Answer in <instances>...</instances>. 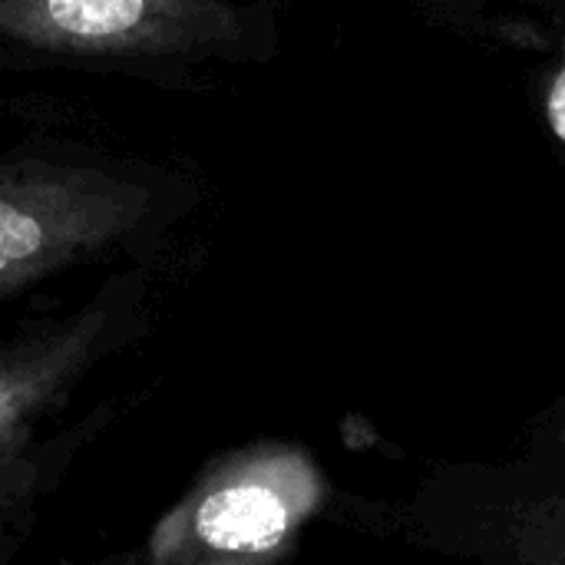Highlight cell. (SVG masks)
Instances as JSON below:
<instances>
[{
	"label": "cell",
	"instance_id": "6da1fadb",
	"mask_svg": "<svg viewBox=\"0 0 565 565\" xmlns=\"http://www.w3.org/2000/svg\"><path fill=\"white\" fill-rule=\"evenodd\" d=\"M199 533L215 550H265L291 526L288 503L268 487H228L199 510Z\"/></svg>",
	"mask_w": 565,
	"mask_h": 565
},
{
	"label": "cell",
	"instance_id": "3957f363",
	"mask_svg": "<svg viewBox=\"0 0 565 565\" xmlns=\"http://www.w3.org/2000/svg\"><path fill=\"white\" fill-rule=\"evenodd\" d=\"M142 0H46L50 20L73 36H113L142 17Z\"/></svg>",
	"mask_w": 565,
	"mask_h": 565
},
{
	"label": "cell",
	"instance_id": "7a4b0ae2",
	"mask_svg": "<svg viewBox=\"0 0 565 565\" xmlns=\"http://www.w3.org/2000/svg\"><path fill=\"white\" fill-rule=\"evenodd\" d=\"M520 563L565 565V497H546L520 510L510 530Z\"/></svg>",
	"mask_w": 565,
	"mask_h": 565
},
{
	"label": "cell",
	"instance_id": "277c9868",
	"mask_svg": "<svg viewBox=\"0 0 565 565\" xmlns=\"http://www.w3.org/2000/svg\"><path fill=\"white\" fill-rule=\"evenodd\" d=\"M36 248H40V225L23 212L0 205V271L17 258L33 255Z\"/></svg>",
	"mask_w": 565,
	"mask_h": 565
},
{
	"label": "cell",
	"instance_id": "5b68a950",
	"mask_svg": "<svg viewBox=\"0 0 565 565\" xmlns=\"http://www.w3.org/2000/svg\"><path fill=\"white\" fill-rule=\"evenodd\" d=\"M546 119H550L553 132L565 142V63L559 66V73L553 76V83H550V93H546Z\"/></svg>",
	"mask_w": 565,
	"mask_h": 565
},
{
	"label": "cell",
	"instance_id": "8992f818",
	"mask_svg": "<svg viewBox=\"0 0 565 565\" xmlns=\"http://www.w3.org/2000/svg\"><path fill=\"white\" fill-rule=\"evenodd\" d=\"M559 444L565 447V420H563V427H559Z\"/></svg>",
	"mask_w": 565,
	"mask_h": 565
}]
</instances>
